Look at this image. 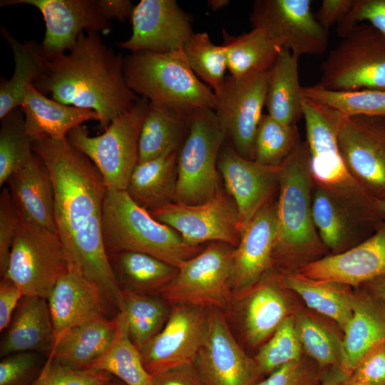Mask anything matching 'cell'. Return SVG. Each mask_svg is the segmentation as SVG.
<instances>
[{
    "instance_id": "cell-20",
    "label": "cell",
    "mask_w": 385,
    "mask_h": 385,
    "mask_svg": "<svg viewBox=\"0 0 385 385\" xmlns=\"http://www.w3.org/2000/svg\"><path fill=\"white\" fill-rule=\"evenodd\" d=\"M279 167L262 165L242 157L231 147L220 150L217 169L227 192L238 211L240 232L279 188Z\"/></svg>"
},
{
    "instance_id": "cell-27",
    "label": "cell",
    "mask_w": 385,
    "mask_h": 385,
    "mask_svg": "<svg viewBox=\"0 0 385 385\" xmlns=\"http://www.w3.org/2000/svg\"><path fill=\"white\" fill-rule=\"evenodd\" d=\"M6 184L21 220L56 233L52 181L46 166L36 153L33 160L14 173Z\"/></svg>"
},
{
    "instance_id": "cell-21",
    "label": "cell",
    "mask_w": 385,
    "mask_h": 385,
    "mask_svg": "<svg viewBox=\"0 0 385 385\" xmlns=\"http://www.w3.org/2000/svg\"><path fill=\"white\" fill-rule=\"evenodd\" d=\"M294 274L316 281L354 287L385 275V222L359 244L309 262Z\"/></svg>"
},
{
    "instance_id": "cell-42",
    "label": "cell",
    "mask_w": 385,
    "mask_h": 385,
    "mask_svg": "<svg viewBox=\"0 0 385 385\" xmlns=\"http://www.w3.org/2000/svg\"><path fill=\"white\" fill-rule=\"evenodd\" d=\"M183 51L193 73L217 94L227 70L225 46L215 45L206 32H200L191 36Z\"/></svg>"
},
{
    "instance_id": "cell-28",
    "label": "cell",
    "mask_w": 385,
    "mask_h": 385,
    "mask_svg": "<svg viewBox=\"0 0 385 385\" xmlns=\"http://www.w3.org/2000/svg\"><path fill=\"white\" fill-rule=\"evenodd\" d=\"M20 109L24 115L26 130L32 140L42 136L66 138L73 128L88 120H99L94 111L48 98L34 85L28 86Z\"/></svg>"
},
{
    "instance_id": "cell-26",
    "label": "cell",
    "mask_w": 385,
    "mask_h": 385,
    "mask_svg": "<svg viewBox=\"0 0 385 385\" xmlns=\"http://www.w3.org/2000/svg\"><path fill=\"white\" fill-rule=\"evenodd\" d=\"M4 332L1 358L30 351L48 356L55 344V333L47 299L24 296Z\"/></svg>"
},
{
    "instance_id": "cell-34",
    "label": "cell",
    "mask_w": 385,
    "mask_h": 385,
    "mask_svg": "<svg viewBox=\"0 0 385 385\" xmlns=\"http://www.w3.org/2000/svg\"><path fill=\"white\" fill-rule=\"evenodd\" d=\"M299 58L283 48L270 71L265 100L267 114L285 124H297L303 117Z\"/></svg>"
},
{
    "instance_id": "cell-25",
    "label": "cell",
    "mask_w": 385,
    "mask_h": 385,
    "mask_svg": "<svg viewBox=\"0 0 385 385\" xmlns=\"http://www.w3.org/2000/svg\"><path fill=\"white\" fill-rule=\"evenodd\" d=\"M352 315L343 330L340 367L351 375L359 362L385 342V307L365 289L351 294Z\"/></svg>"
},
{
    "instance_id": "cell-44",
    "label": "cell",
    "mask_w": 385,
    "mask_h": 385,
    "mask_svg": "<svg viewBox=\"0 0 385 385\" xmlns=\"http://www.w3.org/2000/svg\"><path fill=\"white\" fill-rule=\"evenodd\" d=\"M294 322L303 350L322 369L339 366L342 339L306 311L297 312Z\"/></svg>"
},
{
    "instance_id": "cell-15",
    "label": "cell",
    "mask_w": 385,
    "mask_h": 385,
    "mask_svg": "<svg viewBox=\"0 0 385 385\" xmlns=\"http://www.w3.org/2000/svg\"><path fill=\"white\" fill-rule=\"evenodd\" d=\"M310 0H257L250 20L282 48L299 57L319 55L328 46V31L311 11Z\"/></svg>"
},
{
    "instance_id": "cell-38",
    "label": "cell",
    "mask_w": 385,
    "mask_h": 385,
    "mask_svg": "<svg viewBox=\"0 0 385 385\" xmlns=\"http://www.w3.org/2000/svg\"><path fill=\"white\" fill-rule=\"evenodd\" d=\"M115 320L113 339L91 369L107 372L126 385H152V376L145 369L140 350L130 337L125 314L118 312Z\"/></svg>"
},
{
    "instance_id": "cell-30",
    "label": "cell",
    "mask_w": 385,
    "mask_h": 385,
    "mask_svg": "<svg viewBox=\"0 0 385 385\" xmlns=\"http://www.w3.org/2000/svg\"><path fill=\"white\" fill-rule=\"evenodd\" d=\"M115 331V317L78 325L61 335L47 356L74 369H91L111 345Z\"/></svg>"
},
{
    "instance_id": "cell-54",
    "label": "cell",
    "mask_w": 385,
    "mask_h": 385,
    "mask_svg": "<svg viewBox=\"0 0 385 385\" xmlns=\"http://www.w3.org/2000/svg\"><path fill=\"white\" fill-rule=\"evenodd\" d=\"M354 0H323L314 15L319 24L328 31L334 24L337 25L351 10Z\"/></svg>"
},
{
    "instance_id": "cell-12",
    "label": "cell",
    "mask_w": 385,
    "mask_h": 385,
    "mask_svg": "<svg viewBox=\"0 0 385 385\" xmlns=\"http://www.w3.org/2000/svg\"><path fill=\"white\" fill-rule=\"evenodd\" d=\"M337 137L351 174L375 199L385 202V116L339 113Z\"/></svg>"
},
{
    "instance_id": "cell-18",
    "label": "cell",
    "mask_w": 385,
    "mask_h": 385,
    "mask_svg": "<svg viewBox=\"0 0 385 385\" xmlns=\"http://www.w3.org/2000/svg\"><path fill=\"white\" fill-rule=\"evenodd\" d=\"M172 307L162 329L140 350L143 364L151 376L193 362L204 340L207 309Z\"/></svg>"
},
{
    "instance_id": "cell-19",
    "label": "cell",
    "mask_w": 385,
    "mask_h": 385,
    "mask_svg": "<svg viewBox=\"0 0 385 385\" xmlns=\"http://www.w3.org/2000/svg\"><path fill=\"white\" fill-rule=\"evenodd\" d=\"M130 20L132 34L118 46L131 53L181 49L194 34L190 16L175 0H141Z\"/></svg>"
},
{
    "instance_id": "cell-50",
    "label": "cell",
    "mask_w": 385,
    "mask_h": 385,
    "mask_svg": "<svg viewBox=\"0 0 385 385\" xmlns=\"http://www.w3.org/2000/svg\"><path fill=\"white\" fill-rule=\"evenodd\" d=\"M362 21L385 35V0H354L349 12L337 25L338 35L344 38Z\"/></svg>"
},
{
    "instance_id": "cell-14",
    "label": "cell",
    "mask_w": 385,
    "mask_h": 385,
    "mask_svg": "<svg viewBox=\"0 0 385 385\" xmlns=\"http://www.w3.org/2000/svg\"><path fill=\"white\" fill-rule=\"evenodd\" d=\"M152 217L177 231L188 245L219 242L236 247L240 240L237 206L221 189L197 205L170 202L149 212Z\"/></svg>"
},
{
    "instance_id": "cell-11",
    "label": "cell",
    "mask_w": 385,
    "mask_h": 385,
    "mask_svg": "<svg viewBox=\"0 0 385 385\" xmlns=\"http://www.w3.org/2000/svg\"><path fill=\"white\" fill-rule=\"evenodd\" d=\"M70 267L68 257L56 232L20 220L3 277L15 283L24 296L47 299L56 282Z\"/></svg>"
},
{
    "instance_id": "cell-9",
    "label": "cell",
    "mask_w": 385,
    "mask_h": 385,
    "mask_svg": "<svg viewBox=\"0 0 385 385\" xmlns=\"http://www.w3.org/2000/svg\"><path fill=\"white\" fill-rule=\"evenodd\" d=\"M316 84L329 91H385V35L369 24L358 25L320 66Z\"/></svg>"
},
{
    "instance_id": "cell-60",
    "label": "cell",
    "mask_w": 385,
    "mask_h": 385,
    "mask_svg": "<svg viewBox=\"0 0 385 385\" xmlns=\"http://www.w3.org/2000/svg\"><path fill=\"white\" fill-rule=\"evenodd\" d=\"M343 385H370V384L354 381V380L350 379L349 377Z\"/></svg>"
},
{
    "instance_id": "cell-45",
    "label": "cell",
    "mask_w": 385,
    "mask_h": 385,
    "mask_svg": "<svg viewBox=\"0 0 385 385\" xmlns=\"http://www.w3.org/2000/svg\"><path fill=\"white\" fill-rule=\"evenodd\" d=\"M302 351L294 317L289 315L262 344L253 359L262 377L287 364L301 359Z\"/></svg>"
},
{
    "instance_id": "cell-61",
    "label": "cell",
    "mask_w": 385,
    "mask_h": 385,
    "mask_svg": "<svg viewBox=\"0 0 385 385\" xmlns=\"http://www.w3.org/2000/svg\"><path fill=\"white\" fill-rule=\"evenodd\" d=\"M383 210L385 212V202L382 203Z\"/></svg>"
},
{
    "instance_id": "cell-22",
    "label": "cell",
    "mask_w": 385,
    "mask_h": 385,
    "mask_svg": "<svg viewBox=\"0 0 385 385\" xmlns=\"http://www.w3.org/2000/svg\"><path fill=\"white\" fill-rule=\"evenodd\" d=\"M55 342L70 329L111 316L115 308L104 291L71 266L58 279L48 299Z\"/></svg>"
},
{
    "instance_id": "cell-52",
    "label": "cell",
    "mask_w": 385,
    "mask_h": 385,
    "mask_svg": "<svg viewBox=\"0 0 385 385\" xmlns=\"http://www.w3.org/2000/svg\"><path fill=\"white\" fill-rule=\"evenodd\" d=\"M152 385H206L193 362L152 376Z\"/></svg>"
},
{
    "instance_id": "cell-13",
    "label": "cell",
    "mask_w": 385,
    "mask_h": 385,
    "mask_svg": "<svg viewBox=\"0 0 385 385\" xmlns=\"http://www.w3.org/2000/svg\"><path fill=\"white\" fill-rule=\"evenodd\" d=\"M270 71L238 78H225L217 97L215 113L232 147L254 160L255 141L265 106Z\"/></svg>"
},
{
    "instance_id": "cell-31",
    "label": "cell",
    "mask_w": 385,
    "mask_h": 385,
    "mask_svg": "<svg viewBox=\"0 0 385 385\" xmlns=\"http://www.w3.org/2000/svg\"><path fill=\"white\" fill-rule=\"evenodd\" d=\"M178 155L173 150L138 163L125 190L130 197L149 212L175 202Z\"/></svg>"
},
{
    "instance_id": "cell-32",
    "label": "cell",
    "mask_w": 385,
    "mask_h": 385,
    "mask_svg": "<svg viewBox=\"0 0 385 385\" xmlns=\"http://www.w3.org/2000/svg\"><path fill=\"white\" fill-rule=\"evenodd\" d=\"M1 34L12 50L15 67L11 79L0 84V119L21 106L28 86L44 75L48 61L41 44L33 41L20 43L3 26Z\"/></svg>"
},
{
    "instance_id": "cell-7",
    "label": "cell",
    "mask_w": 385,
    "mask_h": 385,
    "mask_svg": "<svg viewBox=\"0 0 385 385\" xmlns=\"http://www.w3.org/2000/svg\"><path fill=\"white\" fill-rule=\"evenodd\" d=\"M149 103L148 98L140 96L99 135L91 136L84 125L73 128L67 134L70 144L95 165L108 188L126 190L138 163V140Z\"/></svg>"
},
{
    "instance_id": "cell-57",
    "label": "cell",
    "mask_w": 385,
    "mask_h": 385,
    "mask_svg": "<svg viewBox=\"0 0 385 385\" xmlns=\"http://www.w3.org/2000/svg\"><path fill=\"white\" fill-rule=\"evenodd\" d=\"M349 376L339 366L330 367L329 371L324 373L320 385H343Z\"/></svg>"
},
{
    "instance_id": "cell-6",
    "label": "cell",
    "mask_w": 385,
    "mask_h": 385,
    "mask_svg": "<svg viewBox=\"0 0 385 385\" xmlns=\"http://www.w3.org/2000/svg\"><path fill=\"white\" fill-rule=\"evenodd\" d=\"M123 72L128 86L150 102L189 113L215 110V92L191 70L183 48L131 53L124 57Z\"/></svg>"
},
{
    "instance_id": "cell-40",
    "label": "cell",
    "mask_w": 385,
    "mask_h": 385,
    "mask_svg": "<svg viewBox=\"0 0 385 385\" xmlns=\"http://www.w3.org/2000/svg\"><path fill=\"white\" fill-rule=\"evenodd\" d=\"M33 140L25 128L24 115L20 108L1 119L0 185L3 187L15 173L34 158Z\"/></svg>"
},
{
    "instance_id": "cell-24",
    "label": "cell",
    "mask_w": 385,
    "mask_h": 385,
    "mask_svg": "<svg viewBox=\"0 0 385 385\" xmlns=\"http://www.w3.org/2000/svg\"><path fill=\"white\" fill-rule=\"evenodd\" d=\"M277 274L269 273L254 286L235 295L240 301L245 337L253 346L264 344L289 316V304Z\"/></svg>"
},
{
    "instance_id": "cell-49",
    "label": "cell",
    "mask_w": 385,
    "mask_h": 385,
    "mask_svg": "<svg viewBox=\"0 0 385 385\" xmlns=\"http://www.w3.org/2000/svg\"><path fill=\"white\" fill-rule=\"evenodd\" d=\"M20 217L8 187L0 195V273L6 271L12 245L19 228Z\"/></svg>"
},
{
    "instance_id": "cell-33",
    "label": "cell",
    "mask_w": 385,
    "mask_h": 385,
    "mask_svg": "<svg viewBox=\"0 0 385 385\" xmlns=\"http://www.w3.org/2000/svg\"><path fill=\"white\" fill-rule=\"evenodd\" d=\"M192 113L150 102L138 140V163L178 151Z\"/></svg>"
},
{
    "instance_id": "cell-48",
    "label": "cell",
    "mask_w": 385,
    "mask_h": 385,
    "mask_svg": "<svg viewBox=\"0 0 385 385\" xmlns=\"http://www.w3.org/2000/svg\"><path fill=\"white\" fill-rule=\"evenodd\" d=\"M313 360L304 358L287 364L255 385H320L324 374Z\"/></svg>"
},
{
    "instance_id": "cell-8",
    "label": "cell",
    "mask_w": 385,
    "mask_h": 385,
    "mask_svg": "<svg viewBox=\"0 0 385 385\" xmlns=\"http://www.w3.org/2000/svg\"><path fill=\"white\" fill-rule=\"evenodd\" d=\"M225 139L215 111L201 109L192 113L178 151L175 202L197 205L219 192L217 160Z\"/></svg>"
},
{
    "instance_id": "cell-4",
    "label": "cell",
    "mask_w": 385,
    "mask_h": 385,
    "mask_svg": "<svg viewBox=\"0 0 385 385\" xmlns=\"http://www.w3.org/2000/svg\"><path fill=\"white\" fill-rule=\"evenodd\" d=\"M302 113L313 184L357 220L376 230L385 222V212L382 203L361 185L344 163L337 137L339 113L307 98L302 101Z\"/></svg>"
},
{
    "instance_id": "cell-47",
    "label": "cell",
    "mask_w": 385,
    "mask_h": 385,
    "mask_svg": "<svg viewBox=\"0 0 385 385\" xmlns=\"http://www.w3.org/2000/svg\"><path fill=\"white\" fill-rule=\"evenodd\" d=\"M44 362L41 354L31 351L3 357L0 362V385H32Z\"/></svg>"
},
{
    "instance_id": "cell-23",
    "label": "cell",
    "mask_w": 385,
    "mask_h": 385,
    "mask_svg": "<svg viewBox=\"0 0 385 385\" xmlns=\"http://www.w3.org/2000/svg\"><path fill=\"white\" fill-rule=\"evenodd\" d=\"M277 200L268 201L241 232L232 255L231 286L233 296L246 291L273 267Z\"/></svg>"
},
{
    "instance_id": "cell-59",
    "label": "cell",
    "mask_w": 385,
    "mask_h": 385,
    "mask_svg": "<svg viewBox=\"0 0 385 385\" xmlns=\"http://www.w3.org/2000/svg\"><path fill=\"white\" fill-rule=\"evenodd\" d=\"M103 385H126V384H124L120 380L112 376V378Z\"/></svg>"
},
{
    "instance_id": "cell-16",
    "label": "cell",
    "mask_w": 385,
    "mask_h": 385,
    "mask_svg": "<svg viewBox=\"0 0 385 385\" xmlns=\"http://www.w3.org/2000/svg\"><path fill=\"white\" fill-rule=\"evenodd\" d=\"M28 4L38 9L46 24L41 46L48 58L64 54L83 31L111 32L112 24L102 0H4L0 6Z\"/></svg>"
},
{
    "instance_id": "cell-3",
    "label": "cell",
    "mask_w": 385,
    "mask_h": 385,
    "mask_svg": "<svg viewBox=\"0 0 385 385\" xmlns=\"http://www.w3.org/2000/svg\"><path fill=\"white\" fill-rule=\"evenodd\" d=\"M309 163L307 142L301 140L279 168L273 250L279 274L294 273L328 255L313 220Z\"/></svg>"
},
{
    "instance_id": "cell-17",
    "label": "cell",
    "mask_w": 385,
    "mask_h": 385,
    "mask_svg": "<svg viewBox=\"0 0 385 385\" xmlns=\"http://www.w3.org/2000/svg\"><path fill=\"white\" fill-rule=\"evenodd\" d=\"M193 364L206 385H255L254 359L235 339L222 311L208 309L203 342Z\"/></svg>"
},
{
    "instance_id": "cell-41",
    "label": "cell",
    "mask_w": 385,
    "mask_h": 385,
    "mask_svg": "<svg viewBox=\"0 0 385 385\" xmlns=\"http://www.w3.org/2000/svg\"><path fill=\"white\" fill-rule=\"evenodd\" d=\"M302 95L345 116H385V91H335L315 85L302 87Z\"/></svg>"
},
{
    "instance_id": "cell-5",
    "label": "cell",
    "mask_w": 385,
    "mask_h": 385,
    "mask_svg": "<svg viewBox=\"0 0 385 385\" xmlns=\"http://www.w3.org/2000/svg\"><path fill=\"white\" fill-rule=\"evenodd\" d=\"M102 230L107 254L142 252L177 269L202 251L200 246L187 244L177 231L154 219L125 190L108 188Z\"/></svg>"
},
{
    "instance_id": "cell-43",
    "label": "cell",
    "mask_w": 385,
    "mask_h": 385,
    "mask_svg": "<svg viewBox=\"0 0 385 385\" xmlns=\"http://www.w3.org/2000/svg\"><path fill=\"white\" fill-rule=\"evenodd\" d=\"M300 141L297 124H285L263 114L255 137L254 160L264 165L279 167Z\"/></svg>"
},
{
    "instance_id": "cell-53",
    "label": "cell",
    "mask_w": 385,
    "mask_h": 385,
    "mask_svg": "<svg viewBox=\"0 0 385 385\" xmlns=\"http://www.w3.org/2000/svg\"><path fill=\"white\" fill-rule=\"evenodd\" d=\"M21 289L11 280L1 277L0 281V331L4 332L24 297Z\"/></svg>"
},
{
    "instance_id": "cell-37",
    "label": "cell",
    "mask_w": 385,
    "mask_h": 385,
    "mask_svg": "<svg viewBox=\"0 0 385 385\" xmlns=\"http://www.w3.org/2000/svg\"><path fill=\"white\" fill-rule=\"evenodd\" d=\"M224 39L227 68L235 78L270 71L283 49L260 28L239 36L224 32Z\"/></svg>"
},
{
    "instance_id": "cell-46",
    "label": "cell",
    "mask_w": 385,
    "mask_h": 385,
    "mask_svg": "<svg viewBox=\"0 0 385 385\" xmlns=\"http://www.w3.org/2000/svg\"><path fill=\"white\" fill-rule=\"evenodd\" d=\"M111 378L107 372L92 369H74L47 356L32 385H103Z\"/></svg>"
},
{
    "instance_id": "cell-1",
    "label": "cell",
    "mask_w": 385,
    "mask_h": 385,
    "mask_svg": "<svg viewBox=\"0 0 385 385\" xmlns=\"http://www.w3.org/2000/svg\"><path fill=\"white\" fill-rule=\"evenodd\" d=\"M34 153L51 177L56 233L71 265L98 284L118 306L122 292L111 270L102 230L108 188L91 160L63 139L33 140Z\"/></svg>"
},
{
    "instance_id": "cell-55",
    "label": "cell",
    "mask_w": 385,
    "mask_h": 385,
    "mask_svg": "<svg viewBox=\"0 0 385 385\" xmlns=\"http://www.w3.org/2000/svg\"><path fill=\"white\" fill-rule=\"evenodd\" d=\"M105 12L110 20L124 21L130 17L133 4L130 0H102Z\"/></svg>"
},
{
    "instance_id": "cell-29",
    "label": "cell",
    "mask_w": 385,
    "mask_h": 385,
    "mask_svg": "<svg viewBox=\"0 0 385 385\" xmlns=\"http://www.w3.org/2000/svg\"><path fill=\"white\" fill-rule=\"evenodd\" d=\"M312 210L318 235L330 252L329 255L346 251L376 231L357 220L314 184L312 191Z\"/></svg>"
},
{
    "instance_id": "cell-39",
    "label": "cell",
    "mask_w": 385,
    "mask_h": 385,
    "mask_svg": "<svg viewBox=\"0 0 385 385\" xmlns=\"http://www.w3.org/2000/svg\"><path fill=\"white\" fill-rule=\"evenodd\" d=\"M118 312L126 317L130 337L140 350L165 325L170 311L167 303L157 295L121 290Z\"/></svg>"
},
{
    "instance_id": "cell-58",
    "label": "cell",
    "mask_w": 385,
    "mask_h": 385,
    "mask_svg": "<svg viewBox=\"0 0 385 385\" xmlns=\"http://www.w3.org/2000/svg\"><path fill=\"white\" fill-rule=\"evenodd\" d=\"M229 4L228 0H210L208 6L212 11H218L226 7Z\"/></svg>"
},
{
    "instance_id": "cell-2",
    "label": "cell",
    "mask_w": 385,
    "mask_h": 385,
    "mask_svg": "<svg viewBox=\"0 0 385 385\" xmlns=\"http://www.w3.org/2000/svg\"><path fill=\"white\" fill-rule=\"evenodd\" d=\"M123 60L100 34L83 32L71 50L48 58L44 75L34 86L59 103L94 111L106 129L140 97L127 85Z\"/></svg>"
},
{
    "instance_id": "cell-56",
    "label": "cell",
    "mask_w": 385,
    "mask_h": 385,
    "mask_svg": "<svg viewBox=\"0 0 385 385\" xmlns=\"http://www.w3.org/2000/svg\"><path fill=\"white\" fill-rule=\"evenodd\" d=\"M361 286L385 307V275L376 277Z\"/></svg>"
},
{
    "instance_id": "cell-10",
    "label": "cell",
    "mask_w": 385,
    "mask_h": 385,
    "mask_svg": "<svg viewBox=\"0 0 385 385\" xmlns=\"http://www.w3.org/2000/svg\"><path fill=\"white\" fill-rule=\"evenodd\" d=\"M235 247L215 242L185 261L159 295L166 302L224 312L233 298L231 286Z\"/></svg>"
},
{
    "instance_id": "cell-35",
    "label": "cell",
    "mask_w": 385,
    "mask_h": 385,
    "mask_svg": "<svg viewBox=\"0 0 385 385\" xmlns=\"http://www.w3.org/2000/svg\"><path fill=\"white\" fill-rule=\"evenodd\" d=\"M121 290L157 295L173 278L177 268L152 255L138 252L108 254Z\"/></svg>"
},
{
    "instance_id": "cell-51",
    "label": "cell",
    "mask_w": 385,
    "mask_h": 385,
    "mask_svg": "<svg viewBox=\"0 0 385 385\" xmlns=\"http://www.w3.org/2000/svg\"><path fill=\"white\" fill-rule=\"evenodd\" d=\"M349 379L370 385H385V342L359 362Z\"/></svg>"
},
{
    "instance_id": "cell-36",
    "label": "cell",
    "mask_w": 385,
    "mask_h": 385,
    "mask_svg": "<svg viewBox=\"0 0 385 385\" xmlns=\"http://www.w3.org/2000/svg\"><path fill=\"white\" fill-rule=\"evenodd\" d=\"M282 285L301 297L315 312L332 319L344 330L352 315L348 286L310 279L294 273L277 274Z\"/></svg>"
}]
</instances>
